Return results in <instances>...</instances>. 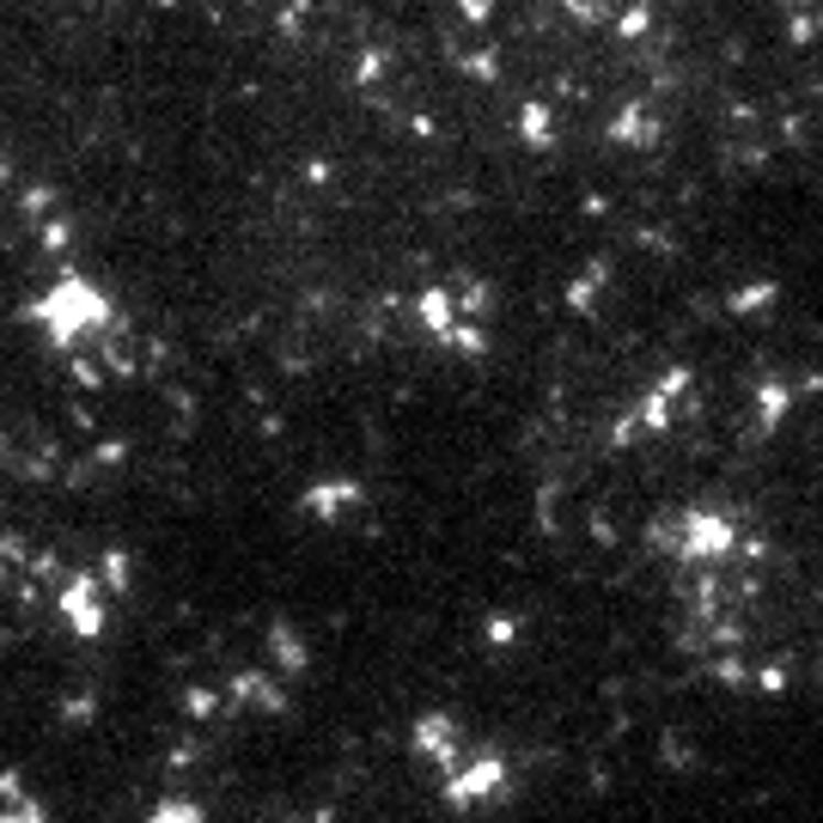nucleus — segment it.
<instances>
[{
	"instance_id": "obj_1",
	"label": "nucleus",
	"mask_w": 823,
	"mask_h": 823,
	"mask_svg": "<svg viewBox=\"0 0 823 823\" xmlns=\"http://www.w3.org/2000/svg\"><path fill=\"white\" fill-rule=\"evenodd\" d=\"M153 823H202L196 805H183V799H165V805L153 811Z\"/></svg>"
}]
</instances>
